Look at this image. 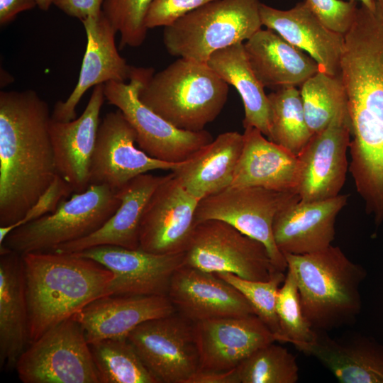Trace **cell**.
<instances>
[{
    "label": "cell",
    "instance_id": "4316f807",
    "mask_svg": "<svg viewBox=\"0 0 383 383\" xmlns=\"http://www.w3.org/2000/svg\"><path fill=\"white\" fill-rule=\"evenodd\" d=\"M165 177L145 173L132 179L118 190L120 206L99 229L83 238L59 245L51 251L77 252L104 245L139 248V230L145 208Z\"/></svg>",
    "mask_w": 383,
    "mask_h": 383
},
{
    "label": "cell",
    "instance_id": "d6a6232c",
    "mask_svg": "<svg viewBox=\"0 0 383 383\" xmlns=\"http://www.w3.org/2000/svg\"><path fill=\"white\" fill-rule=\"evenodd\" d=\"M300 94L306 121L312 135L325 129L338 111L347 104L340 76L321 71L301 85Z\"/></svg>",
    "mask_w": 383,
    "mask_h": 383
},
{
    "label": "cell",
    "instance_id": "9c48e42d",
    "mask_svg": "<svg viewBox=\"0 0 383 383\" xmlns=\"http://www.w3.org/2000/svg\"><path fill=\"white\" fill-rule=\"evenodd\" d=\"M299 200L296 192L260 187L230 186L199 201L195 212V225L212 219L228 223L261 242L274 268L284 272L287 264L275 243L273 222L279 210Z\"/></svg>",
    "mask_w": 383,
    "mask_h": 383
},
{
    "label": "cell",
    "instance_id": "f6af8a7d",
    "mask_svg": "<svg viewBox=\"0 0 383 383\" xmlns=\"http://www.w3.org/2000/svg\"><path fill=\"white\" fill-rule=\"evenodd\" d=\"M349 1H360L361 4L364 5L365 6L372 9L375 4V0H349Z\"/></svg>",
    "mask_w": 383,
    "mask_h": 383
},
{
    "label": "cell",
    "instance_id": "e0dca14e",
    "mask_svg": "<svg viewBox=\"0 0 383 383\" xmlns=\"http://www.w3.org/2000/svg\"><path fill=\"white\" fill-rule=\"evenodd\" d=\"M167 296L175 311L193 323L255 315L233 286L215 273L184 264L173 274Z\"/></svg>",
    "mask_w": 383,
    "mask_h": 383
},
{
    "label": "cell",
    "instance_id": "3957f363",
    "mask_svg": "<svg viewBox=\"0 0 383 383\" xmlns=\"http://www.w3.org/2000/svg\"><path fill=\"white\" fill-rule=\"evenodd\" d=\"M22 255L30 343L97 298L108 296L113 272L74 252Z\"/></svg>",
    "mask_w": 383,
    "mask_h": 383
},
{
    "label": "cell",
    "instance_id": "ee69618b",
    "mask_svg": "<svg viewBox=\"0 0 383 383\" xmlns=\"http://www.w3.org/2000/svg\"><path fill=\"white\" fill-rule=\"evenodd\" d=\"M37 6L42 11H48L53 4L54 0H34Z\"/></svg>",
    "mask_w": 383,
    "mask_h": 383
},
{
    "label": "cell",
    "instance_id": "f35d334b",
    "mask_svg": "<svg viewBox=\"0 0 383 383\" xmlns=\"http://www.w3.org/2000/svg\"><path fill=\"white\" fill-rule=\"evenodd\" d=\"M321 22L331 30L344 35L351 26L357 3L343 0H305Z\"/></svg>",
    "mask_w": 383,
    "mask_h": 383
},
{
    "label": "cell",
    "instance_id": "8d00e7d4",
    "mask_svg": "<svg viewBox=\"0 0 383 383\" xmlns=\"http://www.w3.org/2000/svg\"><path fill=\"white\" fill-rule=\"evenodd\" d=\"M152 0H104L102 12L116 33L119 48L138 47L146 38L145 18Z\"/></svg>",
    "mask_w": 383,
    "mask_h": 383
},
{
    "label": "cell",
    "instance_id": "277c9868",
    "mask_svg": "<svg viewBox=\"0 0 383 383\" xmlns=\"http://www.w3.org/2000/svg\"><path fill=\"white\" fill-rule=\"evenodd\" d=\"M294 276L303 313L311 328L325 332L351 324L360 313V287L367 276L339 247L304 255L284 254Z\"/></svg>",
    "mask_w": 383,
    "mask_h": 383
},
{
    "label": "cell",
    "instance_id": "7402d4cb",
    "mask_svg": "<svg viewBox=\"0 0 383 383\" xmlns=\"http://www.w3.org/2000/svg\"><path fill=\"white\" fill-rule=\"evenodd\" d=\"M262 26L305 50L318 64L319 71L339 76L344 35L326 27L306 1L289 10H280L261 3Z\"/></svg>",
    "mask_w": 383,
    "mask_h": 383
},
{
    "label": "cell",
    "instance_id": "9a60e30c",
    "mask_svg": "<svg viewBox=\"0 0 383 383\" xmlns=\"http://www.w3.org/2000/svg\"><path fill=\"white\" fill-rule=\"evenodd\" d=\"M136 133L117 109L101 119L91 157L89 184H106L118 190L132 179L155 170L172 171L180 162L153 158L136 148Z\"/></svg>",
    "mask_w": 383,
    "mask_h": 383
},
{
    "label": "cell",
    "instance_id": "cb8c5ba5",
    "mask_svg": "<svg viewBox=\"0 0 383 383\" xmlns=\"http://www.w3.org/2000/svg\"><path fill=\"white\" fill-rule=\"evenodd\" d=\"M295 347L317 359L340 383H383V344L371 337L333 338L316 331L312 341Z\"/></svg>",
    "mask_w": 383,
    "mask_h": 383
},
{
    "label": "cell",
    "instance_id": "4fadbf2b",
    "mask_svg": "<svg viewBox=\"0 0 383 383\" xmlns=\"http://www.w3.org/2000/svg\"><path fill=\"white\" fill-rule=\"evenodd\" d=\"M351 139L347 104L328 126L312 135L298 155L297 194L303 201H316L340 194L349 168L347 153Z\"/></svg>",
    "mask_w": 383,
    "mask_h": 383
},
{
    "label": "cell",
    "instance_id": "52a82bcc",
    "mask_svg": "<svg viewBox=\"0 0 383 383\" xmlns=\"http://www.w3.org/2000/svg\"><path fill=\"white\" fill-rule=\"evenodd\" d=\"M118 190L106 184H89L85 191L62 200L54 212L14 229L0 246L23 255L51 251L59 245L87 237L118 209Z\"/></svg>",
    "mask_w": 383,
    "mask_h": 383
},
{
    "label": "cell",
    "instance_id": "ffe728a7",
    "mask_svg": "<svg viewBox=\"0 0 383 383\" xmlns=\"http://www.w3.org/2000/svg\"><path fill=\"white\" fill-rule=\"evenodd\" d=\"M104 99V84H98L94 87L89 102L79 118L57 121L51 117L49 123L57 172L76 193L85 191L89 186L91 157Z\"/></svg>",
    "mask_w": 383,
    "mask_h": 383
},
{
    "label": "cell",
    "instance_id": "603a6c76",
    "mask_svg": "<svg viewBox=\"0 0 383 383\" xmlns=\"http://www.w3.org/2000/svg\"><path fill=\"white\" fill-rule=\"evenodd\" d=\"M175 311L167 296H101L74 316L81 324L89 344L110 338H127L140 323Z\"/></svg>",
    "mask_w": 383,
    "mask_h": 383
},
{
    "label": "cell",
    "instance_id": "ab89813d",
    "mask_svg": "<svg viewBox=\"0 0 383 383\" xmlns=\"http://www.w3.org/2000/svg\"><path fill=\"white\" fill-rule=\"evenodd\" d=\"M215 0H152L145 18L148 29L167 26L186 14Z\"/></svg>",
    "mask_w": 383,
    "mask_h": 383
},
{
    "label": "cell",
    "instance_id": "6da1fadb",
    "mask_svg": "<svg viewBox=\"0 0 383 383\" xmlns=\"http://www.w3.org/2000/svg\"><path fill=\"white\" fill-rule=\"evenodd\" d=\"M51 114L33 90L0 92V227L21 220L57 174Z\"/></svg>",
    "mask_w": 383,
    "mask_h": 383
},
{
    "label": "cell",
    "instance_id": "2e32d148",
    "mask_svg": "<svg viewBox=\"0 0 383 383\" xmlns=\"http://www.w3.org/2000/svg\"><path fill=\"white\" fill-rule=\"evenodd\" d=\"M74 253L94 260L113 272L108 295L113 296H167L173 274L184 263V252L160 255L111 245Z\"/></svg>",
    "mask_w": 383,
    "mask_h": 383
},
{
    "label": "cell",
    "instance_id": "74e56055",
    "mask_svg": "<svg viewBox=\"0 0 383 383\" xmlns=\"http://www.w3.org/2000/svg\"><path fill=\"white\" fill-rule=\"evenodd\" d=\"M74 192L70 184L57 174L47 189L28 211L24 217L18 222L0 227V243L14 229L35 219L54 212L61 201Z\"/></svg>",
    "mask_w": 383,
    "mask_h": 383
},
{
    "label": "cell",
    "instance_id": "8fae6325",
    "mask_svg": "<svg viewBox=\"0 0 383 383\" xmlns=\"http://www.w3.org/2000/svg\"><path fill=\"white\" fill-rule=\"evenodd\" d=\"M184 264L255 281H267L278 271L261 242L226 222L213 219L196 225Z\"/></svg>",
    "mask_w": 383,
    "mask_h": 383
},
{
    "label": "cell",
    "instance_id": "b9f144b4",
    "mask_svg": "<svg viewBox=\"0 0 383 383\" xmlns=\"http://www.w3.org/2000/svg\"><path fill=\"white\" fill-rule=\"evenodd\" d=\"M36 6L34 0H0V25L11 22L18 13Z\"/></svg>",
    "mask_w": 383,
    "mask_h": 383
},
{
    "label": "cell",
    "instance_id": "4dcf8cb0",
    "mask_svg": "<svg viewBox=\"0 0 383 383\" xmlns=\"http://www.w3.org/2000/svg\"><path fill=\"white\" fill-rule=\"evenodd\" d=\"M269 140L298 156L312 136L307 125L300 90L284 87L269 94Z\"/></svg>",
    "mask_w": 383,
    "mask_h": 383
},
{
    "label": "cell",
    "instance_id": "5b68a950",
    "mask_svg": "<svg viewBox=\"0 0 383 383\" xmlns=\"http://www.w3.org/2000/svg\"><path fill=\"white\" fill-rule=\"evenodd\" d=\"M228 90V84L206 63L179 57L148 76L138 97L176 128L201 131L220 114Z\"/></svg>",
    "mask_w": 383,
    "mask_h": 383
},
{
    "label": "cell",
    "instance_id": "7c38bea8",
    "mask_svg": "<svg viewBox=\"0 0 383 383\" xmlns=\"http://www.w3.org/2000/svg\"><path fill=\"white\" fill-rule=\"evenodd\" d=\"M127 339L159 383H187L200 369L194 323L177 311L140 323Z\"/></svg>",
    "mask_w": 383,
    "mask_h": 383
},
{
    "label": "cell",
    "instance_id": "83f0119b",
    "mask_svg": "<svg viewBox=\"0 0 383 383\" xmlns=\"http://www.w3.org/2000/svg\"><path fill=\"white\" fill-rule=\"evenodd\" d=\"M243 147V134L223 133L172 172L189 193L201 200L231 185Z\"/></svg>",
    "mask_w": 383,
    "mask_h": 383
},
{
    "label": "cell",
    "instance_id": "ac0fdd59",
    "mask_svg": "<svg viewBox=\"0 0 383 383\" xmlns=\"http://www.w3.org/2000/svg\"><path fill=\"white\" fill-rule=\"evenodd\" d=\"M194 326L201 370H233L258 348L277 341L256 315L201 321Z\"/></svg>",
    "mask_w": 383,
    "mask_h": 383
},
{
    "label": "cell",
    "instance_id": "484cf974",
    "mask_svg": "<svg viewBox=\"0 0 383 383\" xmlns=\"http://www.w3.org/2000/svg\"><path fill=\"white\" fill-rule=\"evenodd\" d=\"M30 344L22 255L0 246V367L15 369Z\"/></svg>",
    "mask_w": 383,
    "mask_h": 383
},
{
    "label": "cell",
    "instance_id": "7bdbcfd3",
    "mask_svg": "<svg viewBox=\"0 0 383 383\" xmlns=\"http://www.w3.org/2000/svg\"><path fill=\"white\" fill-rule=\"evenodd\" d=\"M187 383H238V382L234 368L221 372L199 370Z\"/></svg>",
    "mask_w": 383,
    "mask_h": 383
},
{
    "label": "cell",
    "instance_id": "44dd1931",
    "mask_svg": "<svg viewBox=\"0 0 383 383\" xmlns=\"http://www.w3.org/2000/svg\"><path fill=\"white\" fill-rule=\"evenodd\" d=\"M348 195L316 201H298L278 211L273 234L284 255H304L323 250L333 241L338 214L347 204Z\"/></svg>",
    "mask_w": 383,
    "mask_h": 383
},
{
    "label": "cell",
    "instance_id": "d6986e66",
    "mask_svg": "<svg viewBox=\"0 0 383 383\" xmlns=\"http://www.w3.org/2000/svg\"><path fill=\"white\" fill-rule=\"evenodd\" d=\"M82 23L87 41L79 79L68 98L55 104L51 114L55 121L75 119L76 107L89 89L110 81L125 82L133 68L118 53L115 43L117 33L103 12Z\"/></svg>",
    "mask_w": 383,
    "mask_h": 383
},
{
    "label": "cell",
    "instance_id": "f1b7e54d",
    "mask_svg": "<svg viewBox=\"0 0 383 383\" xmlns=\"http://www.w3.org/2000/svg\"><path fill=\"white\" fill-rule=\"evenodd\" d=\"M244 48L264 87L301 86L319 71L312 57L269 28L260 29L245 41Z\"/></svg>",
    "mask_w": 383,
    "mask_h": 383
},
{
    "label": "cell",
    "instance_id": "f546056e",
    "mask_svg": "<svg viewBox=\"0 0 383 383\" xmlns=\"http://www.w3.org/2000/svg\"><path fill=\"white\" fill-rule=\"evenodd\" d=\"M206 64L239 93L245 110L244 128H255L269 138L270 106L268 96L250 66L244 43H237L213 52Z\"/></svg>",
    "mask_w": 383,
    "mask_h": 383
},
{
    "label": "cell",
    "instance_id": "ba28073f",
    "mask_svg": "<svg viewBox=\"0 0 383 383\" xmlns=\"http://www.w3.org/2000/svg\"><path fill=\"white\" fill-rule=\"evenodd\" d=\"M153 72L152 68L133 67L129 83L110 81L104 84V96L133 126L140 150L162 161L181 162L213 139L205 130L187 131L176 128L140 101V87Z\"/></svg>",
    "mask_w": 383,
    "mask_h": 383
},
{
    "label": "cell",
    "instance_id": "30bf717a",
    "mask_svg": "<svg viewBox=\"0 0 383 383\" xmlns=\"http://www.w3.org/2000/svg\"><path fill=\"white\" fill-rule=\"evenodd\" d=\"M15 369L23 383H100L89 344L74 315L30 343Z\"/></svg>",
    "mask_w": 383,
    "mask_h": 383
},
{
    "label": "cell",
    "instance_id": "5bb4252c",
    "mask_svg": "<svg viewBox=\"0 0 383 383\" xmlns=\"http://www.w3.org/2000/svg\"><path fill=\"white\" fill-rule=\"evenodd\" d=\"M199 201L172 172L167 174L145 208L139 230L140 248L160 255L185 252L196 226Z\"/></svg>",
    "mask_w": 383,
    "mask_h": 383
},
{
    "label": "cell",
    "instance_id": "d590c367",
    "mask_svg": "<svg viewBox=\"0 0 383 383\" xmlns=\"http://www.w3.org/2000/svg\"><path fill=\"white\" fill-rule=\"evenodd\" d=\"M276 311L281 330V343L296 346L313 340L316 331L303 313L296 281L289 270L278 291Z\"/></svg>",
    "mask_w": 383,
    "mask_h": 383
},
{
    "label": "cell",
    "instance_id": "836d02e7",
    "mask_svg": "<svg viewBox=\"0 0 383 383\" xmlns=\"http://www.w3.org/2000/svg\"><path fill=\"white\" fill-rule=\"evenodd\" d=\"M235 369L238 383H296L299 379L295 356L274 342L256 350Z\"/></svg>",
    "mask_w": 383,
    "mask_h": 383
},
{
    "label": "cell",
    "instance_id": "60d3db41",
    "mask_svg": "<svg viewBox=\"0 0 383 383\" xmlns=\"http://www.w3.org/2000/svg\"><path fill=\"white\" fill-rule=\"evenodd\" d=\"M104 0H54L53 4L65 14L81 21L102 12Z\"/></svg>",
    "mask_w": 383,
    "mask_h": 383
},
{
    "label": "cell",
    "instance_id": "1f68e13d",
    "mask_svg": "<svg viewBox=\"0 0 383 383\" xmlns=\"http://www.w3.org/2000/svg\"><path fill=\"white\" fill-rule=\"evenodd\" d=\"M100 383H159L127 338L89 344Z\"/></svg>",
    "mask_w": 383,
    "mask_h": 383
},
{
    "label": "cell",
    "instance_id": "8992f818",
    "mask_svg": "<svg viewBox=\"0 0 383 383\" xmlns=\"http://www.w3.org/2000/svg\"><path fill=\"white\" fill-rule=\"evenodd\" d=\"M259 0H215L164 27L163 42L176 57L206 63L223 48L261 29Z\"/></svg>",
    "mask_w": 383,
    "mask_h": 383
},
{
    "label": "cell",
    "instance_id": "e575fe53",
    "mask_svg": "<svg viewBox=\"0 0 383 383\" xmlns=\"http://www.w3.org/2000/svg\"><path fill=\"white\" fill-rule=\"evenodd\" d=\"M238 289L248 301L255 313L280 342L281 330L276 311L278 291L286 274L277 271L267 281H255L241 278L230 272L215 273Z\"/></svg>",
    "mask_w": 383,
    "mask_h": 383
},
{
    "label": "cell",
    "instance_id": "d4e9b609",
    "mask_svg": "<svg viewBox=\"0 0 383 383\" xmlns=\"http://www.w3.org/2000/svg\"><path fill=\"white\" fill-rule=\"evenodd\" d=\"M243 147L231 187H260L297 193L298 156L267 139L257 128H245Z\"/></svg>",
    "mask_w": 383,
    "mask_h": 383
},
{
    "label": "cell",
    "instance_id": "7a4b0ae2",
    "mask_svg": "<svg viewBox=\"0 0 383 383\" xmlns=\"http://www.w3.org/2000/svg\"><path fill=\"white\" fill-rule=\"evenodd\" d=\"M339 76L350 121L352 162L383 175V0L361 4L344 34Z\"/></svg>",
    "mask_w": 383,
    "mask_h": 383
}]
</instances>
